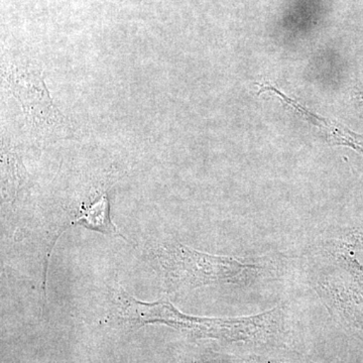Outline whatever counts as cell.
I'll return each instance as SVG.
<instances>
[{"label": "cell", "instance_id": "obj_2", "mask_svg": "<svg viewBox=\"0 0 363 363\" xmlns=\"http://www.w3.org/2000/svg\"><path fill=\"white\" fill-rule=\"evenodd\" d=\"M138 316L143 325L164 323L198 337L250 340L272 330L279 317V308L250 317L201 318L183 314L169 301L161 300L143 302Z\"/></svg>", "mask_w": 363, "mask_h": 363}, {"label": "cell", "instance_id": "obj_1", "mask_svg": "<svg viewBox=\"0 0 363 363\" xmlns=\"http://www.w3.org/2000/svg\"><path fill=\"white\" fill-rule=\"evenodd\" d=\"M169 292L193 290L218 284H245L257 276L259 267L242 264L233 257L197 252L181 243L157 250Z\"/></svg>", "mask_w": 363, "mask_h": 363}, {"label": "cell", "instance_id": "obj_4", "mask_svg": "<svg viewBox=\"0 0 363 363\" xmlns=\"http://www.w3.org/2000/svg\"><path fill=\"white\" fill-rule=\"evenodd\" d=\"M109 209L111 208H109L108 199L106 195H104L90 206L81 210L80 216L75 219L74 223L105 235L121 236L124 240L123 236L118 233L116 226L111 220Z\"/></svg>", "mask_w": 363, "mask_h": 363}, {"label": "cell", "instance_id": "obj_3", "mask_svg": "<svg viewBox=\"0 0 363 363\" xmlns=\"http://www.w3.org/2000/svg\"><path fill=\"white\" fill-rule=\"evenodd\" d=\"M6 82L30 126L42 131L63 126L65 119L55 106L40 71L30 67H11L6 73Z\"/></svg>", "mask_w": 363, "mask_h": 363}]
</instances>
